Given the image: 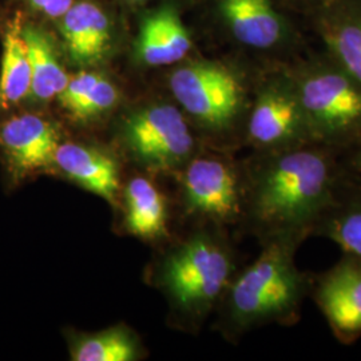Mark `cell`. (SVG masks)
I'll return each mask as SVG.
<instances>
[{
	"mask_svg": "<svg viewBox=\"0 0 361 361\" xmlns=\"http://www.w3.org/2000/svg\"><path fill=\"white\" fill-rule=\"evenodd\" d=\"M340 153L317 143L259 153L244 182V214L265 241L312 237L345 173Z\"/></svg>",
	"mask_w": 361,
	"mask_h": 361,
	"instance_id": "obj_1",
	"label": "cell"
},
{
	"mask_svg": "<svg viewBox=\"0 0 361 361\" xmlns=\"http://www.w3.org/2000/svg\"><path fill=\"white\" fill-rule=\"evenodd\" d=\"M304 241L296 235L265 241L257 259L233 279L225 297L228 320L235 331L298 323L312 286V276L300 271L295 259Z\"/></svg>",
	"mask_w": 361,
	"mask_h": 361,
	"instance_id": "obj_2",
	"label": "cell"
},
{
	"mask_svg": "<svg viewBox=\"0 0 361 361\" xmlns=\"http://www.w3.org/2000/svg\"><path fill=\"white\" fill-rule=\"evenodd\" d=\"M314 143L343 155L361 143V85L326 54L286 62Z\"/></svg>",
	"mask_w": 361,
	"mask_h": 361,
	"instance_id": "obj_3",
	"label": "cell"
},
{
	"mask_svg": "<svg viewBox=\"0 0 361 361\" xmlns=\"http://www.w3.org/2000/svg\"><path fill=\"white\" fill-rule=\"evenodd\" d=\"M170 90L188 116L214 135L231 134L249 114L245 79L217 61H193L170 75Z\"/></svg>",
	"mask_w": 361,
	"mask_h": 361,
	"instance_id": "obj_4",
	"label": "cell"
},
{
	"mask_svg": "<svg viewBox=\"0 0 361 361\" xmlns=\"http://www.w3.org/2000/svg\"><path fill=\"white\" fill-rule=\"evenodd\" d=\"M234 261L229 247L212 233H198L180 245L164 271L169 295L180 310L202 317L225 296Z\"/></svg>",
	"mask_w": 361,
	"mask_h": 361,
	"instance_id": "obj_5",
	"label": "cell"
},
{
	"mask_svg": "<svg viewBox=\"0 0 361 361\" xmlns=\"http://www.w3.org/2000/svg\"><path fill=\"white\" fill-rule=\"evenodd\" d=\"M246 141L258 153L281 152L314 143L293 78L286 63L258 83L245 123Z\"/></svg>",
	"mask_w": 361,
	"mask_h": 361,
	"instance_id": "obj_6",
	"label": "cell"
},
{
	"mask_svg": "<svg viewBox=\"0 0 361 361\" xmlns=\"http://www.w3.org/2000/svg\"><path fill=\"white\" fill-rule=\"evenodd\" d=\"M131 153L152 169H173L193 158L195 140L186 119L171 104H152L131 113L123 125Z\"/></svg>",
	"mask_w": 361,
	"mask_h": 361,
	"instance_id": "obj_7",
	"label": "cell"
},
{
	"mask_svg": "<svg viewBox=\"0 0 361 361\" xmlns=\"http://www.w3.org/2000/svg\"><path fill=\"white\" fill-rule=\"evenodd\" d=\"M59 145L56 126L46 116L20 107L0 113V161L11 185L52 168Z\"/></svg>",
	"mask_w": 361,
	"mask_h": 361,
	"instance_id": "obj_8",
	"label": "cell"
},
{
	"mask_svg": "<svg viewBox=\"0 0 361 361\" xmlns=\"http://www.w3.org/2000/svg\"><path fill=\"white\" fill-rule=\"evenodd\" d=\"M182 188L188 210L200 217L229 224L244 214V180L221 157H193L183 171Z\"/></svg>",
	"mask_w": 361,
	"mask_h": 361,
	"instance_id": "obj_9",
	"label": "cell"
},
{
	"mask_svg": "<svg viewBox=\"0 0 361 361\" xmlns=\"http://www.w3.org/2000/svg\"><path fill=\"white\" fill-rule=\"evenodd\" d=\"M310 296L338 343L360 338L361 261L343 253L332 268L312 277Z\"/></svg>",
	"mask_w": 361,
	"mask_h": 361,
	"instance_id": "obj_10",
	"label": "cell"
},
{
	"mask_svg": "<svg viewBox=\"0 0 361 361\" xmlns=\"http://www.w3.org/2000/svg\"><path fill=\"white\" fill-rule=\"evenodd\" d=\"M217 11L232 38L261 52L292 50L296 35L273 0H217Z\"/></svg>",
	"mask_w": 361,
	"mask_h": 361,
	"instance_id": "obj_11",
	"label": "cell"
},
{
	"mask_svg": "<svg viewBox=\"0 0 361 361\" xmlns=\"http://www.w3.org/2000/svg\"><path fill=\"white\" fill-rule=\"evenodd\" d=\"M317 31L326 55L361 85V0H328L319 7Z\"/></svg>",
	"mask_w": 361,
	"mask_h": 361,
	"instance_id": "obj_12",
	"label": "cell"
},
{
	"mask_svg": "<svg viewBox=\"0 0 361 361\" xmlns=\"http://www.w3.org/2000/svg\"><path fill=\"white\" fill-rule=\"evenodd\" d=\"M59 20L66 52L74 65L104 62L111 49V23L101 7L90 1L75 3Z\"/></svg>",
	"mask_w": 361,
	"mask_h": 361,
	"instance_id": "obj_13",
	"label": "cell"
},
{
	"mask_svg": "<svg viewBox=\"0 0 361 361\" xmlns=\"http://www.w3.org/2000/svg\"><path fill=\"white\" fill-rule=\"evenodd\" d=\"M312 235L335 243L343 253L361 261V174L345 168L334 200L314 225Z\"/></svg>",
	"mask_w": 361,
	"mask_h": 361,
	"instance_id": "obj_14",
	"label": "cell"
},
{
	"mask_svg": "<svg viewBox=\"0 0 361 361\" xmlns=\"http://www.w3.org/2000/svg\"><path fill=\"white\" fill-rule=\"evenodd\" d=\"M192 46L193 40L177 8L168 4L143 19L135 55L143 65H174L190 52Z\"/></svg>",
	"mask_w": 361,
	"mask_h": 361,
	"instance_id": "obj_15",
	"label": "cell"
},
{
	"mask_svg": "<svg viewBox=\"0 0 361 361\" xmlns=\"http://www.w3.org/2000/svg\"><path fill=\"white\" fill-rule=\"evenodd\" d=\"M54 166L91 193L116 201L119 177L116 162L110 155L85 145L63 143L55 153Z\"/></svg>",
	"mask_w": 361,
	"mask_h": 361,
	"instance_id": "obj_16",
	"label": "cell"
},
{
	"mask_svg": "<svg viewBox=\"0 0 361 361\" xmlns=\"http://www.w3.org/2000/svg\"><path fill=\"white\" fill-rule=\"evenodd\" d=\"M22 13L6 20L1 30L0 58V113L10 111L30 101L31 65L22 35Z\"/></svg>",
	"mask_w": 361,
	"mask_h": 361,
	"instance_id": "obj_17",
	"label": "cell"
},
{
	"mask_svg": "<svg viewBox=\"0 0 361 361\" xmlns=\"http://www.w3.org/2000/svg\"><path fill=\"white\" fill-rule=\"evenodd\" d=\"M22 35L32 74L30 101L49 102L58 98L70 78L58 59L54 39L43 27L26 20L25 16L22 20Z\"/></svg>",
	"mask_w": 361,
	"mask_h": 361,
	"instance_id": "obj_18",
	"label": "cell"
},
{
	"mask_svg": "<svg viewBox=\"0 0 361 361\" xmlns=\"http://www.w3.org/2000/svg\"><path fill=\"white\" fill-rule=\"evenodd\" d=\"M58 99L74 119L86 122L110 111L119 99V92L104 74L80 71L68 79Z\"/></svg>",
	"mask_w": 361,
	"mask_h": 361,
	"instance_id": "obj_19",
	"label": "cell"
},
{
	"mask_svg": "<svg viewBox=\"0 0 361 361\" xmlns=\"http://www.w3.org/2000/svg\"><path fill=\"white\" fill-rule=\"evenodd\" d=\"M125 198L126 224L130 232L141 238H157L165 233V200L150 180L146 178L130 180Z\"/></svg>",
	"mask_w": 361,
	"mask_h": 361,
	"instance_id": "obj_20",
	"label": "cell"
},
{
	"mask_svg": "<svg viewBox=\"0 0 361 361\" xmlns=\"http://www.w3.org/2000/svg\"><path fill=\"white\" fill-rule=\"evenodd\" d=\"M135 357L137 344L123 328L79 337L71 348V359L75 361H131Z\"/></svg>",
	"mask_w": 361,
	"mask_h": 361,
	"instance_id": "obj_21",
	"label": "cell"
},
{
	"mask_svg": "<svg viewBox=\"0 0 361 361\" xmlns=\"http://www.w3.org/2000/svg\"><path fill=\"white\" fill-rule=\"evenodd\" d=\"M28 11L50 19H61L75 3L74 0H16Z\"/></svg>",
	"mask_w": 361,
	"mask_h": 361,
	"instance_id": "obj_22",
	"label": "cell"
},
{
	"mask_svg": "<svg viewBox=\"0 0 361 361\" xmlns=\"http://www.w3.org/2000/svg\"><path fill=\"white\" fill-rule=\"evenodd\" d=\"M343 155H344L343 162L345 168L356 174H361V143Z\"/></svg>",
	"mask_w": 361,
	"mask_h": 361,
	"instance_id": "obj_23",
	"label": "cell"
},
{
	"mask_svg": "<svg viewBox=\"0 0 361 361\" xmlns=\"http://www.w3.org/2000/svg\"><path fill=\"white\" fill-rule=\"evenodd\" d=\"M126 1L133 3V4H138V3H145V1H147V0H126Z\"/></svg>",
	"mask_w": 361,
	"mask_h": 361,
	"instance_id": "obj_24",
	"label": "cell"
},
{
	"mask_svg": "<svg viewBox=\"0 0 361 361\" xmlns=\"http://www.w3.org/2000/svg\"><path fill=\"white\" fill-rule=\"evenodd\" d=\"M308 1H310V0H308ZM325 1H328V0H319V7H320V6H322V4H324V3H325Z\"/></svg>",
	"mask_w": 361,
	"mask_h": 361,
	"instance_id": "obj_25",
	"label": "cell"
}]
</instances>
